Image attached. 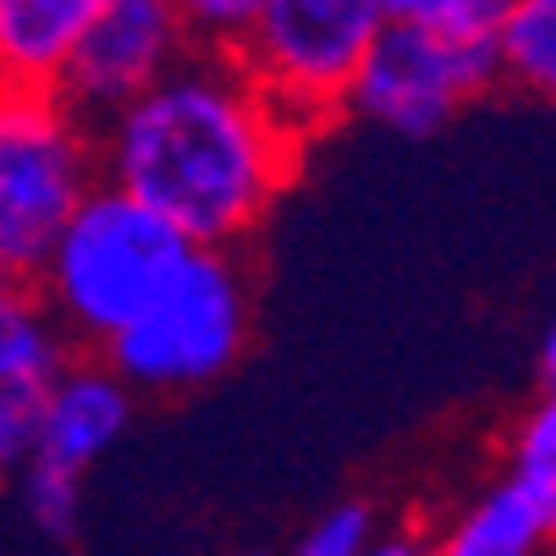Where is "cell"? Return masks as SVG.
<instances>
[{
  "label": "cell",
  "instance_id": "6da1fadb",
  "mask_svg": "<svg viewBox=\"0 0 556 556\" xmlns=\"http://www.w3.org/2000/svg\"><path fill=\"white\" fill-rule=\"evenodd\" d=\"M94 132L111 188L172 220L193 249L226 254L276 210L308 143L249 66L210 45Z\"/></svg>",
  "mask_w": 556,
  "mask_h": 556
},
{
  "label": "cell",
  "instance_id": "7a4b0ae2",
  "mask_svg": "<svg viewBox=\"0 0 556 556\" xmlns=\"http://www.w3.org/2000/svg\"><path fill=\"white\" fill-rule=\"evenodd\" d=\"M188 254L193 243L172 220H161L132 193L100 182L61 231V243L45 260L34 287L55 331L72 348L105 353L127 326H138L161 303V292L177 281Z\"/></svg>",
  "mask_w": 556,
  "mask_h": 556
},
{
  "label": "cell",
  "instance_id": "3957f363",
  "mask_svg": "<svg viewBox=\"0 0 556 556\" xmlns=\"http://www.w3.org/2000/svg\"><path fill=\"white\" fill-rule=\"evenodd\" d=\"M100 182V132L61 89L0 84V265L17 281H39Z\"/></svg>",
  "mask_w": 556,
  "mask_h": 556
},
{
  "label": "cell",
  "instance_id": "277c9868",
  "mask_svg": "<svg viewBox=\"0 0 556 556\" xmlns=\"http://www.w3.org/2000/svg\"><path fill=\"white\" fill-rule=\"evenodd\" d=\"M249 342V270L226 249H193L177 281L138 326H127L100 358L149 396H177L231 369Z\"/></svg>",
  "mask_w": 556,
  "mask_h": 556
},
{
  "label": "cell",
  "instance_id": "5b68a950",
  "mask_svg": "<svg viewBox=\"0 0 556 556\" xmlns=\"http://www.w3.org/2000/svg\"><path fill=\"white\" fill-rule=\"evenodd\" d=\"M386 23L380 0H265L231 55L314 138L326 122L348 116L358 66Z\"/></svg>",
  "mask_w": 556,
  "mask_h": 556
},
{
  "label": "cell",
  "instance_id": "8992f818",
  "mask_svg": "<svg viewBox=\"0 0 556 556\" xmlns=\"http://www.w3.org/2000/svg\"><path fill=\"white\" fill-rule=\"evenodd\" d=\"M502 77L496 34L430 28V23H386L375 50L358 66L348 116L425 138L446 127L468 100H480Z\"/></svg>",
  "mask_w": 556,
  "mask_h": 556
},
{
  "label": "cell",
  "instance_id": "52a82bcc",
  "mask_svg": "<svg viewBox=\"0 0 556 556\" xmlns=\"http://www.w3.org/2000/svg\"><path fill=\"white\" fill-rule=\"evenodd\" d=\"M193 50L199 34L177 0H105L61 72V94L89 127H105L132 100L161 89Z\"/></svg>",
  "mask_w": 556,
  "mask_h": 556
},
{
  "label": "cell",
  "instance_id": "ba28073f",
  "mask_svg": "<svg viewBox=\"0 0 556 556\" xmlns=\"http://www.w3.org/2000/svg\"><path fill=\"white\" fill-rule=\"evenodd\" d=\"M127 414H132V386L100 353L66 358L39 391L34 463L84 480V468L100 463V452H111L116 435L127 430Z\"/></svg>",
  "mask_w": 556,
  "mask_h": 556
},
{
  "label": "cell",
  "instance_id": "9c48e42d",
  "mask_svg": "<svg viewBox=\"0 0 556 556\" xmlns=\"http://www.w3.org/2000/svg\"><path fill=\"white\" fill-rule=\"evenodd\" d=\"M545 540H556V480L507 473L430 545V556H540Z\"/></svg>",
  "mask_w": 556,
  "mask_h": 556
},
{
  "label": "cell",
  "instance_id": "30bf717a",
  "mask_svg": "<svg viewBox=\"0 0 556 556\" xmlns=\"http://www.w3.org/2000/svg\"><path fill=\"white\" fill-rule=\"evenodd\" d=\"M105 0H0V84L61 89V72Z\"/></svg>",
  "mask_w": 556,
  "mask_h": 556
},
{
  "label": "cell",
  "instance_id": "8fae6325",
  "mask_svg": "<svg viewBox=\"0 0 556 556\" xmlns=\"http://www.w3.org/2000/svg\"><path fill=\"white\" fill-rule=\"evenodd\" d=\"M66 364V337L34 281H17L0 265V386H45Z\"/></svg>",
  "mask_w": 556,
  "mask_h": 556
},
{
  "label": "cell",
  "instance_id": "7c38bea8",
  "mask_svg": "<svg viewBox=\"0 0 556 556\" xmlns=\"http://www.w3.org/2000/svg\"><path fill=\"white\" fill-rule=\"evenodd\" d=\"M496 45L507 84L556 105V0H507Z\"/></svg>",
  "mask_w": 556,
  "mask_h": 556
},
{
  "label": "cell",
  "instance_id": "4fadbf2b",
  "mask_svg": "<svg viewBox=\"0 0 556 556\" xmlns=\"http://www.w3.org/2000/svg\"><path fill=\"white\" fill-rule=\"evenodd\" d=\"M375 540H380L375 534V507L337 502L331 513H320V518L303 529V540L292 545V556H369Z\"/></svg>",
  "mask_w": 556,
  "mask_h": 556
},
{
  "label": "cell",
  "instance_id": "5bb4252c",
  "mask_svg": "<svg viewBox=\"0 0 556 556\" xmlns=\"http://www.w3.org/2000/svg\"><path fill=\"white\" fill-rule=\"evenodd\" d=\"M23 502L45 534L66 540L77 529V507H84V480L61 473V468H45V463H28L23 468Z\"/></svg>",
  "mask_w": 556,
  "mask_h": 556
},
{
  "label": "cell",
  "instance_id": "9a60e30c",
  "mask_svg": "<svg viewBox=\"0 0 556 556\" xmlns=\"http://www.w3.org/2000/svg\"><path fill=\"white\" fill-rule=\"evenodd\" d=\"M391 23H430V28H468L496 34L507 0H380Z\"/></svg>",
  "mask_w": 556,
  "mask_h": 556
},
{
  "label": "cell",
  "instance_id": "2e32d148",
  "mask_svg": "<svg viewBox=\"0 0 556 556\" xmlns=\"http://www.w3.org/2000/svg\"><path fill=\"white\" fill-rule=\"evenodd\" d=\"M39 391L45 386H0V480L34 463L39 441Z\"/></svg>",
  "mask_w": 556,
  "mask_h": 556
},
{
  "label": "cell",
  "instance_id": "e0dca14e",
  "mask_svg": "<svg viewBox=\"0 0 556 556\" xmlns=\"http://www.w3.org/2000/svg\"><path fill=\"white\" fill-rule=\"evenodd\" d=\"M177 7L193 23L199 45L237 50V45H243V34L254 28V17L265 12V0H177Z\"/></svg>",
  "mask_w": 556,
  "mask_h": 556
},
{
  "label": "cell",
  "instance_id": "ac0fdd59",
  "mask_svg": "<svg viewBox=\"0 0 556 556\" xmlns=\"http://www.w3.org/2000/svg\"><path fill=\"white\" fill-rule=\"evenodd\" d=\"M513 473L556 480V386H545V396L523 414V425L513 435Z\"/></svg>",
  "mask_w": 556,
  "mask_h": 556
},
{
  "label": "cell",
  "instance_id": "d6986e66",
  "mask_svg": "<svg viewBox=\"0 0 556 556\" xmlns=\"http://www.w3.org/2000/svg\"><path fill=\"white\" fill-rule=\"evenodd\" d=\"M369 556H430L414 534H386V540H375L369 545Z\"/></svg>",
  "mask_w": 556,
  "mask_h": 556
},
{
  "label": "cell",
  "instance_id": "ffe728a7",
  "mask_svg": "<svg viewBox=\"0 0 556 556\" xmlns=\"http://www.w3.org/2000/svg\"><path fill=\"white\" fill-rule=\"evenodd\" d=\"M540 375L556 386V320H551V331H545V348H540Z\"/></svg>",
  "mask_w": 556,
  "mask_h": 556
},
{
  "label": "cell",
  "instance_id": "44dd1931",
  "mask_svg": "<svg viewBox=\"0 0 556 556\" xmlns=\"http://www.w3.org/2000/svg\"><path fill=\"white\" fill-rule=\"evenodd\" d=\"M231 556H260V551H231Z\"/></svg>",
  "mask_w": 556,
  "mask_h": 556
}]
</instances>
